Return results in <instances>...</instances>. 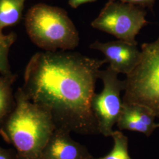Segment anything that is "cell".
Instances as JSON below:
<instances>
[{"label":"cell","instance_id":"obj_2","mask_svg":"<svg viewBox=\"0 0 159 159\" xmlns=\"http://www.w3.org/2000/svg\"><path fill=\"white\" fill-rule=\"evenodd\" d=\"M16 104L1 129L15 148L18 159H39L56 128L50 114L31 102L22 88L15 94Z\"/></svg>","mask_w":159,"mask_h":159},{"label":"cell","instance_id":"obj_6","mask_svg":"<svg viewBox=\"0 0 159 159\" xmlns=\"http://www.w3.org/2000/svg\"><path fill=\"white\" fill-rule=\"evenodd\" d=\"M118 75L109 66L101 70L99 78L103 84L102 91L99 94L95 93L91 101L98 132L105 137L111 136L122 108L123 100L120 95L125 90V81L120 80Z\"/></svg>","mask_w":159,"mask_h":159},{"label":"cell","instance_id":"obj_3","mask_svg":"<svg viewBox=\"0 0 159 159\" xmlns=\"http://www.w3.org/2000/svg\"><path fill=\"white\" fill-rule=\"evenodd\" d=\"M29 38L40 48L55 52L72 50L80 43L79 32L66 11L58 7L38 4L25 18Z\"/></svg>","mask_w":159,"mask_h":159},{"label":"cell","instance_id":"obj_12","mask_svg":"<svg viewBox=\"0 0 159 159\" xmlns=\"http://www.w3.org/2000/svg\"><path fill=\"white\" fill-rule=\"evenodd\" d=\"M111 137L113 148L106 156L97 159H132L129 153L128 138L120 131H114Z\"/></svg>","mask_w":159,"mask_h":159},{"label":"cell","instance_id":"obj_8","mask_svg":"<svg viewBox=\"0 0 159 159\" xmlns=\"http://www.w3.org/2000/svg\"><path fill=\"white\" fill-rule=\"evenodd\" d=\"M70 131L56 127L39 159H93L87 148L70 136Z\"/></svg>","mask_w":159,"mask_h":159},{"label":"cell","instance_id":"obj_18","mask_svg":"<svg viewBox=\"0 0 159 159\" xmlns=\"http://www.w3.org/2000/svg\"></svg>","mask_w":159,"mask_h":159},{"label":"cell","instance_id":"obj_13","mask_svg":"<svg viewBox=\"0 0 159 159\" xmlns=\"http://www.w3.org/2000/svg\"><path fill=\"white\" fill-rule=\"evenodd\" d=\"M14 33L5 34L0 33V74L4 75H14L9 64V52L10 48L16 40Z\"/></svg>","mask_w":159,"mask_h":159},{"label":"cell","instance_id":"obj_16","mask_svg":"<svg viewBox=\"0 0 159 159\" xmlns=\"http://www.w3.org/2000/svg\"><path fill=\"white\" fill-rule=\"evenodd\" d=\"M97 0H68V4L73 8H77L79 6L90 2H96Z\"/></svg>","mask_w":159,"mask_h":159},{"label":"cell","instance_id":"obj_9","mask_svg":"<svg viewBox=\"0 0 159 159\" xmlns=\"http://www.w3.org/2000/svg\"><path fill=\"white\" fill-rule=\"evenodd\" d=\"M155 119V116L147 107L138 104L123 102L116 125L120 130L136 131L148 137L159 127Z\"/></svg>","mask_w":159,"mask_h":159},{"label":"cell","instance_id":"obj_4","mask_svg":"<svg viewBox=\"0 0 159 159\" xmlns=\"http://www.w3.org/2000/svg\"><path fill=\"white\" fill-rule=\"evenodd\" d=\"M141 52L140 61L124 80L122 100L143 106L159 118V37L142 44Z\"/></svg>","mask_w":159,"mask_h":159},{"label":"cell","instance_id":"obj_1","mask_svg":"<svg viewBox=\"0 0 159 159\" xmlns=\"http://www.w3.org/2000/svg\"><path fill=\"white\" fill-rule=\"evenodd\" d=\"M107 63L75 52H39L26 66L22 89L31 102L50 114L56 127L98 134L91 101L100 68Z\"/></svg>","mask_w":159,"mask_h":159},{"label":"cell","instance_id":"obj_11","mask_svg":"<svg viewBox=\"0 0 159 159\" xmlns=\"http://www.w3.org/2000/svg\"><path fill=\"white\" fill-rule=\"evenodd\" d=\"M16 77L0 74V124L11 113L14 108L16 101L12 95V85Z\"/></svg>","mask_w":159,"mask_h":159},{"label":"cell","instance_id":"obj_17","mask_svg":"<svg viewBox=\"0 0 159 159\" xmlns=\"http://www.w3.org/2000/svg\"><path fill=\"white\" fill-rule=\"evenodd\" d=\"M95 159V158H94V159Z\"/></svg>","mask_w":159,"mask_h":159},{"label":"cell","instance_id":"obj_7","mask_svg":"<svg viewBox=\"0 0 159 159\" xmlns=\"http://www.w3.org/2000/svg\"><path fill=\"white\" fill-rule=\"evenodd\" d=\"M89 47L102 52L109 67L119 74H129L136 67L142 55L137 45L122 40L107 43L96 41Z\"/></svg>","mask_w":159,"mask_h":159},{"label":"cell","instance_id":"obj_14","mask_svg":"<svg viewBox=\"0 0 159 159\" xmlns=\"http://www.w3.org/2000/svg\"><path fill=\"white\" fill-rule=\"evenodd\" d=\"M108 1H119L123 2L129 3L136 6H140L143 8L148 7L150 10L153 9L154 4L156 0H108Z\"/></svg>","mask_w":159,"mask_h":159},{"label":"cell","instance_id":"obj_15","mask_svg":"<svg viewBox=\"0 0 159 159\" xmlns=\"http://www.w3.org/2000/svg\"><path fill=\"white\" fill-rule=\"evenodd\" d=\"M0 159H18L17 152L11 149H6L0 146Z\"/></svg>","mask_w":159,"mask_h":159},{"label":"cell","instance_id":"obj_10","mask_svg":"<svg viewBox=\"0 0 159 159\" xmlns=\"http://www.w3.org/2000/svg\"><path fill=\"white\" fill-rule=\"evenodd\" d=\"M26 1L0 0V33L4 28L20 21Z\"/></svg>","mask_w":159,"mask_h":159},{"label":"cell","instance_id":"obj_5","mask_svg":"<svg viewBox=\"0 0 159 159\" xmlns=\"http://www.w3.org/2000/svg\"><path fill=\"white\" fill-rule=\"evenodd\" d=\"M144 8L119 1H108L91 27L118 40L137 45L136 37L148 23Z\"/></svg>","mask_w":159,"mask_h":159}]
</instances>
